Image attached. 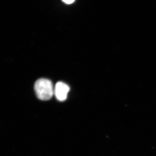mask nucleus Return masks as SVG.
Listing matches in <instances>:
<instances>
[{
  "label": "nucleus",
  "mask_w": 156,
  "mask_h": 156,
  "mask_svg": "<svg viewBox=\"0 0 156 156\" xmlns=\"http://www.w3.org/2000/svg\"><path fill=\"white\" fill-rule=\"evenodd\" d=\"M54 89L52 82L48 79H39L35 83V92L40 100H50L54 94Z\"/></svg>",
  "instance_id": "f257e3e1"
},
{
  "label": "nucleus",
  "mask_w": 156,
  "mask_h": 156,
  "mask_svg": "<svg viewBox=\"0 0 156 156\" xmlns=\"http://www.w3.org/2000/svg\"><path fill=\"white\" fill-rule=\"evenodd\" d=\"M69 89V87L67 84L63 82H58L54 89V94L56 99L61 101L66 100Z\"/></svg>",
  "instance_id": "f03ea898"
},
{
  "label": "nucleus",
  "mask_w": 156,
  "mask_h": 156,
  "mask_svg": "<svg viewBox=\"0 0 156 156\" xmlns=\"http://www.w3.org/2000/svg\"><path fill=\"white\" fill-rule=\"evenodd\" d=\"M62 2H64V3H66V4H70L74 2L75 0H62Z\"/></svg>",
  "instance_id": "7ed1b4c3"
}]
</instances>
